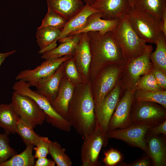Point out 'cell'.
Listing matches in <instances>:
<instances>
[{
  "label": "cell",
  "mask_w": 166,
  "mask_h": 166,
  "mask_svg": "<svg viewBox=\"0 0 166 166\" xmlns=\"http://www.w3.org/2000/svg\"><path fill=\"white\" fill-rule=\"evenodd\" d=\"M94 108L90 81L76 86L69 105L67 120L83 138L94 130Z\"/></svg>",
  "instance_id": "cell-1"
},
{
  "label": "cell",
  "mask_w": 166,
  "mask_h": 166,
  "mask_svg": "<svg viewBox=\"0 0 166 166\" xmlns=\"http://www.w3.org/2000/svg\"><path fill=\"white\" fill-rule=\"evenodd\" d=\"M87 33L91 54L89 78L90 82L101 70L108 65H116L122 67L126 65L120 48L112 32L104 34L98 32Z\"/></svg>",
  "instance_id": "cell-2"
},
{
  "label": "cell",
  "mask_w": 166,
  "mask_h": 166,
  "mask_svg": "<svg viewBox=\"0 0 166 166\" xmlns=\"http://www.w3.org/2000/svg\"><path fill=\"white\" fill-rule=\"evenodd\" d=\"M112 32L126 65L142 54L148 46L133 30L125 16L119 19Z\"/></svg>",
  "instance_id": "cell-3"
},
{
  "label": "cell",
  "mask_w": 166,
  "mask_h": 166,
  "mask_svg": "<svg viewBox=\"0 0 166 166\" xmlns=\"http://www.w3.org/2000/svg\"><path fill=\"white\" fill-rule=\"evenodd\" d=\"M125 16L135 32L146 43L156 44L163 34L160 20L152 14L131 8Z\"/></svg>",
  "instance_id": "cell-4"
},
{
  "label": "cell",
  "mask_w": 166,
  "mask_h": 166,
  "mask_svg": "<svg viewBox=\"0 0 166 166\" xmlns=\"http://www.w3.org/2000/svg\"><path fill=\"white\" fill-rule=\"evenodd\" d=\"M30 84L23 81L17 82L14 87V91L22 95L33 99L44 112L45 121L53 126L66 132L71 130V126L68 121L58 114L51 104L44 96L30 88Z\"/></svg>",
  "instance_id": "cell-5"
},
{
  "label": "cell",
  "mask_w": 166,
  "mask_h": 166,
  "mask_svg": "<svg viewBox=\"0 0 166 166\" xmlns=\"http://www.w3.org/2000/svg\"><path fill=\"white\" fill-rule=\"evenodd\" d=\"M153 49L152 45H148L142 54L124 67L118 81L122 92L126 90H135L136 84L139 78L150 72L153 67L150 59Z\"/></svg>",
  "instance_id": "cell-6"
},
{
  "label": "cell",
  "mask_w": 166,
  "mask_h": 166,
  "mask_svg": "<svg viewBox=\"0 0 166 166\" xmlns=\"http://www.w3.org/2000/svg\"><path fill=\"white\" fill-rule=\"evenodd\" d=\"M124 67L116 65H108L101 70L91 82L95 107L116 86Z\"/></svg>",
  "instance_id": "cell-7"
},
{
  "label": "cell",
  "mask_w": 166,
  "mask_h": 166,
  "mask_svg": "<svg viewBox=\"0 0 166 166\" xmlns=\"http://www.w3.org/2000/svg\"><path fill=\"white\" fill-rule=\"evenodd\" d=\"M166 109L157 103L133 100L130 111L132 124L151 127L166 119Z\"/></svg>",
  "instance_id": "cell-8"
},
{
  "label": "cell",
  "mask_w": 166,
  "mask_h": 166,
  "mask_svg": "<svg viewBox=\"0 0 166 166\" xmlns=\"http://www.w3.org/2000/svg\"><path fill=\"white\" fill-rule=\"evenodd\" d=\"M11 103L19 117L34 128L38 125H42L45 121L44 112L30 97L14 91Z\"/></svg>",
  "instance_id": "cell-9"
},
{
  "label": "cell",
  "mask_w": 166,
  "mask_h": 166,
  "mask_svg": "<svg viewBox=\"0 0 166 166\" xmlns=\"http://www.w3.org/2000/svg\"><path fill=\"white\" fill-rule=\"evenodd\" d=\"M118 82L115 88L97 106L95 107L94 130L107 133L108 126L122 93Z\"/></svg>",
  "instance_id": "cell-10"
},
{
  "label": "cell",
  "mask_w": 166,
  "mask_h": 166,
  "mask_svg": "<svg viewBox=\"0 0 166 166\" xmlns=\"http://www.w3.org/2000/svg\"><path fill=\"white\" fill-rule=\"evenodd\" d=\"M84 139L81 150L82 166L99 165L98 157L101 149L103 146H106L108 143L107 134L94 130Z\"/></svg>",
  "instance_id": "cell-11"
},
{
  "label": "cell",
  "mask_w": 166,
  "mask_h": 166,
  "mask_svg": "<svg viewBox=\"0 0 166 166\" xmlns=\"http://www.w3.org/2000/svg\"><path fill=\"white\" fill-rule=\"evenodd\" d=\"M134 90H126L123 92L109 121L108 132L117 128H125L132 124L130 111L134 100Z\"/></svg>",
  "instance_id": "cell-12"
},
{
  "label": "cell",
  "mask_w": 166,
  "mask_h": 166,
  "mask_svg": "<svg viewBox=\"0 0 166 166\" xmlns=\"http://www.w3.org/2000/svg\"><path fill=\"white\" fill-rule=\"evenodd\" d=\"M151 127L144 125L132 124L128 128L108 132L109 139L123 141L132 146L139 148L147 153L146 136Z\"/></svg>",
  "instance_id": "cell-13"
},
{
  "label": "cell",
  "mask_w": 166,
  "mask_h": 166,
  "mask_svg": "<svg viewBox=\"0 0 166 166\" xmlns=\"http://www.w3.org/2000/svg\"><path fill=\"white\" fill-rule=\"evenodd\" d=\"M72 57L65 56L57 59L45 60L33 69L21 71L15 79L27 82L31 86H35L39 80L53 74L62 63Z\"/></svg>",
  "instance_id": "cell-14"
},
{
  "label": "cell",
  "mask_w": 166,
  "mask_h": 166,
  "mask_svg": "<svg viewBox=\"0 0 166 166\" xmlns=\"http://www.w3.org/2000/svg\"><path fill=\"white\" fill-rule=\"evenodd\" d=\"M91 6L100 12L102 18L106 20L119 19L132 8L129 0H96Z\"/></svg>",
  "instance_id": "cell-15"
},
{
  "label": "cell",
  "mask_w": 166,
  "mask_h": 166,
  "mask_svg": "<svg viewBox=\"0 0 166 166\" xmlns=\"http://www.w3.org/2000/svg\"><path fill=\"white\" fill-rule=\"evenodd\" d=\"M73 57L77 69L83 80L84 81L89 80L91 54L87 33L81 34Z\"/></svg>",
  "instance_id": "cell-16"
},
{
  "label": "cell",
  "mask_w": 166,
  "mask_h": 166,
  "mask_svg": "<svg viewBox=\"0 0 166 166\" xmlns=\"http://www.w3.org/2000/svg\"><path fill=\"white\" fill-rule=\"evenodd\" d=\"M64 62L53 74L40 79L35 86L36 91L45 97L51 104L58 93L64 75Z\"/></svg>",
  "instance_id": "cell-17"
},
{
  "label": "cell",
  "mask_w": 166,
  "mask_h": 166,
  "mask_svg": "<svg viewBox=\"0 0 166 166\" xmlns=\"http://www.w3.org/2000/svg\"><path fill=\"white\" fill-rule=\"evenodd\" d=\"M119 19L106 20L102 19L100 12H96L90 15L84 27L80 30L71 34L68 37L89 32H98L104 34L112 32L117 26Z\"/></svg>",
  "instance_id": "cell-18"
},
{
  "label": "cell",
  "mask_w": 166,
  "mask_h": 166,
  "mask_svg": "<svg viewBox=\"0 0 166 166\" xmlns=\"http://www.w3.org/2000/svg\"><path fill=\"white\" fill-rule=\"evenodd\" d=\"M75 87L63 75L57 94L51 104L56 112L66 120L69 105L73 96Z\"/></svg>",
  "instance_id": "cell-19"
},
{
  "label": "cell",
  "mask_w": 166,
  "mask_h": 166,
  "mask_svg": "<svg viewBox=\"0 0 166 166\" xmlns=\"http://www.w3.org/2000/svg\"><path fill=\"white\" fill-rule=\"evenodd\" d=\"M147 154L154 166L166 165V147L165 140L159 135L148 133L146 136Z\"/></svg>",
  "instance_id": "cell-20"
},
{
  "label": "cell",
  "mask_w": 166,
  "mask_h": 166,
  "mask_svg": "<svg viewBox=\"0 0 166 166\" xmlns=\"http://www.w3.org/2000/svg\"><path fill=\"white\" fill-rule=\"evenodd\" d=\"M81 34L58 40L61 43L58 46L42 54L41 58L45 60L59 58L65 56H73L79 42Z\"/></svg>",
  "instance_id": "cell-21"
},
{
  "label": "cell",
  "mask_w": 166,
  "mask_h": 166,
  "mask_svg": "<svg viewBox=\"0 0 166 166\" xmlns=\"http://www.w3.org/2000/svg\"><path fill=\"white\" fill-rule=\"evenodd\" d=\"M96 12H100L85 4L80 11L68 21L61 30L58 41L66 38L72 33L81 29L85 26L89 16Z\"/></svg>",
  "instance_id": "cell-22"
},
{
  "label": "cell",
  "mask_w": 166,
  "mask_h": 166,
  "mask_svg": "<svg viewBox=\"0 0 166 166\" xmlns=\"http://www.w3.org/2000/svg\"><path fill=\"white\" fill-rule=\"evenodd\" d=\"M61 30L49 27L38 28L36 34L37 42L40 48L38 53H43L50 50L57 46Z\"/></svg>",
  "instance_id": "cell-23"
},
{
  "label": "cell",
  "mask_w": 166,
  "mask_h": 166,
  "mask_svg": "<svg viewBox=\"0 0 166 166\" xmlns=\"http://www.w3.org/2000/svg\"><path fill=\"white\" fill-rule=\"evenodd\" d=\"M48 8L54 10L69 20L84 6L82 0H47Z\"/></svg>",
  "instance_id": "cell-24"
},
{
  "label": "cell",
  "mask_w": 166,
  "mask_h": 166,
  "mask_svg": "<svg viewBox=\"0 0 166 166\" xmlns=\"http://www.w3.org/2000/svg\"><path fill=\"white\" fill-rule=\"evenodd\" d=\"M19 116L11 103L0 105V127L8 135L16 133V126Z\"/></svg>",
  "instance_id": "cell-25"
},
{
  "label": "cell",
  "mask_w": 166,
  "mask_h": 166,
  "mask_svg": "<svg viewBox=\"0 0 166 166\" xmlns=\"http://www.w3.org/2000/svg\"><path fill=\"white\" fill-rule=\"evenodd\" d=\"M132 8L152 14L160 20L166 9V0H134Z\"/></svg>",
  "instance_id": "cell-26"
},
{
  "label": "cell",
  "mask_w": 166,
  "mask_h": 166,
  "mask_svg": "<svg viewBox=\"0 0 166 166\" xmlns=\"http://www.w3.org/2000/svg\"><path fill=\"white\" fill-rule=\"evenodd\" d=\"M34 127L30 124L19 117L16 126V133L20 136L26 146H36L41 140V136L36 134Z\"/></svg>",
  "instance_id": "cell-27"
},
{
  "label": "cell",
  "mask_w": 166,
  "mask_h": 166,
  "mask_svg": "<svg viewBox=\"0 0 166 166\" xmlns=\"http://www.w3.org/2000/svg\"><path fill=\"white\" fill-rule=\"evenodd\" d=\"M34 146L33 144L26 146L22 152L13 156L0 166H34L35 158L33 151Z\"/></svg>",
  "instance_id": "cell-28"
},
{
  "label": "cell",
  "mask_w": 166,
  "mask_h": 166,
  "mask_svg": "<svg viewBox=\"0 0 166 166\" xmlns=\"http://www.w3.org/2000/svg\"><path fill=\"white\" fill-rule=\"evenodd\" d=\"M136 102H150L157 103L166 109V90L151 91L135 90L133 95Z\"/></svg>",
  "instance_id": "cell-29"
},
{
  "label": "cell",
  "mask_w": 166,
  "mask_h": 166,
  "mask_svg": "<svg viewBox=\"0 0 166 166\" xmlns=\"http://www.w3.org/2000/svg\"><path fill=\"white\" fill-rule=\"evenodd\" d=\"M156 44V50L151 53L150 60L154 66L166 73V36L163 33Z\"/></svg>",
  "instance_id": "cell-30"
},
{
  "label": "cell",
  "mask_w": 166,
  "mask_h": 166,
  "mask_svg": "<svg viewBox=\"0 0 166 166\" xmlns=\"http://www.w3.org/2000/svg\"><path fill=\"white\" fill-rule=\"evenodd\" d=\"M65 149L56 141L50 140L49 144V154L57 166H71V159L65 153Z\"/></svg>",
  "instance_id": "cell-31"
},
{
  "label": "cell",
  "mask_w": 166,
  "mask_h": 166,
  "mask_svg": "<svg viewBox=\"0 0 166 166\" xmlns=\"http://www.w3.org/2000/svg\"><path fill=\"white\" fill-rule=\"evenodd\" d=\"M68 21L58 13L48 8L47 12L40 26L51 27L62 30Z\"/></svg>",
  "instance_id": "cell-32"
},
{
  "label": "cell",
  "mask_w": 166,
  "mask_h": 166,
  "mask_svg": "<svg viewBox=\"0 0 166 166\" xmlns=\"http://www.w3.org/2000/svg\"><path fill=\"white\" fill-rule=\"evenodd\" d=\"M64 63V76L75 86L84 81L77 69L73 57Z\"/></svg>",
  "instance_id": "cell-33"
},
{
  "label": "cell",
  "mask_w": 166,
  "mask_h": 166,
  "mask_svg": "<svg viewBox=\"0 0 166 166\" xmlns=\"http://www.w3.org/2000/svg\"><path fill=\"white\" fill-rule=\"evenodd\" d=\"M135 90L151 91L163 90L158 85L154 76L150 72L141 76L136 82Z\"/></svg>",
  "instance_id": "cell-34"
},
{
  "label": "cell",
  "mask_w": 166,
  "mask_h": 166,
  "mask_svg": "<svg viewBox=\"0 0 166 166\" xmlns=\"http://www.w3.org/2000/svg\"><path fill=\"white\" fill-rule=\"evenodd\" d=\"M17 154L10 145L8 135L5 133H0V165Z\"/></svg>",
  "instance_id": "cell-35"
},
{
  "label": "cell",
  "mask_w": 166,
  "mask_h": 166,
  "mask_svg": "<svg viewBox=\"0 0 166 166\" xmlns=\"http://www.w3.org/2000/svg\"><path fill=\"white\" fill-rule=\"evenodd\" d=\"M122 159V155L119 151L111 148L105 152L102 161L107 166H114L120 163Z\"/></svg>",
  "instance_id": "cell-36"
},
{
  "label": "cell",
  "mask_w": 166,
  "mask_h": 166,
  "mask_svg": "<svg viewBox=\"0 0 166 166\" xmlns=\"http://www.w3.org/2000/svg\"><path fill=\"white\" fill-rule=\"evenodd\" d=\"M50 140L48 137L41 136L40 140L38 143L34 147L35 151L34 155L35 158L46 157L49 154Z\"/></svg>",
  "instance_id": "cell-37"
},
{
  "label": "cell",
  "mask_w": 166,
  "mask_h": 166,
  "mask_svg": "<svg viewBox=\"0 0 166 166\" xmlns=\"http://www.w3.org/2000/svg\"><path fill=\"white\" fill-rule=\"evenodd\" d=\"M150 72L154 76L159 86L163 90H166V73L154 66Z\"/></svg>",
  "instance_id": "cell-38"
},
{
  "label": "cell",
  "mask_w": 166,
  "mask_h": 166,
  "mask_svg": "<svg viewBox=\"0 0 166 166\" xmlns=\"http://www.w3.org/2000/svg\"><path fill=\"white\" fill-rule=\"evenodd\" d=\"M152 164L150 157L147 154V155L143 156L132 162L128 164L122 163L121 165L124 166H149Z\"/></svg>",
  "instance_id": "cell-39"
},
{
  "label": "cell",
  "mask_w": 166,
  "mask_h": 166,
  "mask_svg": "<svg viewBox=\"0 0 166 166\" xmlns=\"http://www.w3.org/2000/svg\"><path fill=\"white\" fill-rule=\"evenodd\" d=\"M147 133L153 135L162 134L166 135V119L157 125L150 127Z\"/></svg>",
  "instance_id": "cell-40"
},
{
  "label": "cell",
  "mask_w": 166,
  "mask_h": 166,
  "mask_svg": "<svg viewBox=\"0 0 166 166\" xmlns=\"http://www.w3.org/2000/svg\"><path fill=\"white\" fill-rule=\"evenodd\" d=\"M55 163L53 160L48 159L46 157L37 158L35 163L34 166H54Z\"/></svg>",
  "instance_id": "cell-41"
},
{
  "label": "cell",
  "mask_w": 166,
  "mask_h": 166,
  "mask_svg": "<svg viewBox=\"0 0 166 166\" xmlns=\"http://www.w3.org/2000/svg\"><path fill=\"white\" fill-rule=\"evenodd\" d=\"M160 27L162 32L166 36V9L162 15L160 19Z\"/></svg>",
  "instance_id": "cell-42"
},
{
  "label": "cell",
  "mask_w": 166,
  "mask_h": 166,
  "mask_svg": "<svg viewBox=\"0 0 166 166\" xmlns=\"http://www.w3.org/2000/svg\"><path fill=\"white\" fill-rule=\"evenodd\" d=\"M16 52V50H13L5 53H0V67L6 57Z\"/></svg>",
  "instance_id": "cell-43"
},
{
  "label": "cell",
  "mask_w": 166,
  "mask_h": 166,
  "mask_svg": "<svg viewBox=\"0 0 166 166\" xmlns=\"http://www.w3.org/2000/svg\"><path fill=\"white\" fill-rule=\"evenodd\" d=\"M83 1L87 5L91 6L92 5L96 0H83Z\"/></svg>",
  "instance_id": "cell-44"
},
{
  "label": "cell",
  "mask_w": 166,
  "mask_h": 166,
  "mask_svg": "<svg viewBox=\"0 0 166 166\" xmlns=\"http://www.w3.org/2000/svg\"><path fill=\"white\" fill-rule=\"evenodd\" d=\"M131 7L132 8L134 0H129Z\"/></svg>",
  "instance_id": "cell-45"
}]
</instances>
